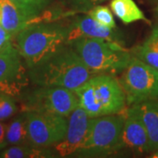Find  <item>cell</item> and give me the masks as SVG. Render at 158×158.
<instances>
[{"label":"cell","instance_id":"obj_6","mask_svg":"<svg viewBox=\"0 0 158 158\" xmlns=\"http://www.w3.org/2000/svg\"><path fill=\"white\" fill-rule=\"evenodd\" d=\"M22 112H39L68 117L79 106L73 90L58 86H40L23 96Z\"/></svg>","mask_w":158,"mask_h":158},{"label":"cell","instance_id":"obj_17","mask_svg":"<svg viewBox=\"0 0 158 158\" xmlns=\"http://www.w3.org/2000/svg\"><path fill=\"white\" fill-rule=\"evenodd\" d=\"M56 152L48 148H40L32 144L11 145L0 153L4 158H48L55 157Z\"/></svg>","mask_w":158,"mask_h":158},{"label":"cell","instance_id":"obj_11","mask_svg":"<svg viewBox=\"0 0 158 158\" xmlns=\"http://www.w3.org/2000/svg\"><path fill=\"white\" fill-rule=\"evenodd\" d=\"M84 37L98 38L120 43L118 42L119 36L113 29L97 22L89 14L78 17L67 27V44Z\"/></svg>","mask_w":158,"mask_h":158},{"label":"cell","instance_id":"obj_18","mask_svg":"<svg viewBox=\"0 0 158 158\" xmlns=\"http://www.w3.org/2000/svg\"><path fill=\"white\" fill-rule=\"evenodd\" d=\"M135 57L158 70V26L153 28L143 44L136 48Z\"/></svg>","mask_w":158,"mask_h":158},{"label":"cell","instance_id":"obj_14","mask_svg":"<svg viewBox=\"0 0 158 158\" xmlns=\"http://www.w3.org/2000/svg\"><path fill=\"white\" fill-rule=\"evenodd\" d=\"M2 27L13 36L31 24L27 17L11 0H0Z\"/></svg>","mask_w":158,"mask_h":158},{"label":"cell","instance_id":"obj_20","mask_svg":"<svg viewBox=\"0 0 158 158\" xmlns=\"http://www.w3.org/2000/svg\"><path fill=\"white\" fill-rule=\"evenodd\" d=\"M88 14L97 22L109 28L115 29L116 24L112 11L106 6H95L88 11Z\"/></svg>","mask_w":158,"mask_h":158},{"label":"cell","instance_id":"obj_15","mask_svg":"<svg viewBox=\"0 0 158 158\" xmlns=\"http://www.w3.org/2000/svg\"><path fill=\"white\" fill-rule=\"evenodd\" d=\"M110 6L113 13L124 24H130L139 20L149 23V20L145 17L144 13L134 0H112Z\"/></svg>","mask_w":158,"mask_h":158},{"label":"cell","instance_id":"obj_24","mask_svg":"<svg viewBox=\"0 0 158 158\" xmlns=\"http://www.w3.org/2000/svg\"><path fill=\"white\" fill-rule=\"evenodd\" d=\"M11 37L12 35L8 31H6L0 24V47H4L8 42H10Z\"/></svg>","mask_w":158,"mask_h":158},{"label":"cell","instance_id":"obj_1","mask_svg":"<svg viewBox=\"0 0 158 158\" xmlns=\"http://www.w3.org/2000/svg\"><path fill=\"white\" fill-rule=\"evenodd\" d=\"M28 70L35 85L63 87L73 91L94 76L69 44Z\"/></svg>","mask_w":158,"mask_h":158},{"label":"cell","instance_id":"obj_5","mask_svg":"<svg viewBox=\"0 0 158 158\" xmlns=\"http://www.w3.org/2000/svg\"><path fill=\"white\" fill-rule=\"evenodd\" d=\"M125 114L90 118L85 141L73 156L101 157L121 150V135Z\"/></svg>","mask_w":158,"mask_h":158},{"label":"cell","instance_id":"obj_8","mask_svg":"<svg viewBox=\"0 0 158 158\" xmlns=\"http://www.w3.org/2000/svg\"><path fill=\"white\" fill-rule=\"evenodd\" d=\"M30 143L49 148L62 141L67 131V117L49 113L26 112Z\"/></svg>","mask_w":158,"mask_h":158},{"label":"cell","instance_id":"obj_3","mask_svg":"<svg viewBox=\"0 0 158 158\" xmlns=\"http://www.w3.org/2000/svg\"><path fill=\"white\" fill-rule=\"evenodd\" d=\"M16 35L18 49L27 69L36 66L67 44V27L57 24L33 23Z\"/></svg>","mask_w":158,"mask_h":158},{"label":"cell","instance_id":"obj_7","mask_svg":"<svg viewBox=\"0 0 158 158\" xmlns=\"http://www.w3.org/2000/svg\"><path fill=\"white\" fill-rule=\"evenodd\" d=\"M122 72L118 82L124 90L128 106L137 105L148 99H156L157 69L134 56Z\"/></svg>","mask_w":158,"mask_h":158},{"label":"cell","instance_id":"obj_9","mask_svg":"<svg viewBox=\"0 0 158 158\" xmlns=\"http://www.w3.org/2000/svg\"><path fill=\"white\" fill-rule=\"evenodd\" d=\"M90 117L81 106H77L68 116L65 137L54 147L56 155L61 157L73 156L85 141L88 132Z\"/></svg>","mask_w":158,"mask_h":158},{"label":"cell","instance_id":"obj_25","mask_svg":"<svg viewBox=\"0 0 158 158\" xmlns=\"http://www.w3.org/2000/svg\"><path fill=\"white\" fill-rule=\"evenodd\" d=\"M150 157L158 158V149L155 150V151H153L152 154H151V156H150Z\"/></svg>","mask_w":158,"mask_h":158},{"label":"cell","instance_id":"obj_27","mask_svg":"<svg viewBox=\"0 0 158 158\" xmlns=\"http://www.w3.org/2000/svg\"><path fill=\"white\" fill-rule=\"evenodd\" d=\"M157 12H158V6H157Z\"/></svg>","mask_w":158,"mask_h":158},{"label":"cell","instance_id":"obj_2","mask_svg":"<svg viewBox=\"0 0 158 158\" xmlns=\"http://www.w3.org/2000/svg\"><path fill=\"white\" fill-rule=\"evenodd\" d=\"M74 92L90 118L120 113L127 104L118 80L110 74L94 75Z\"/></svg>","mask_w":158,"mask_h":158},{"label":"cell","instance_id":"obj_22","mask_svg":"<svg viewBox=\"0 0 158 158\" xmlns=\"http://www.w3.org/2000/svg\"><path fill=\"white\" fill-rule=\"evenodd\" d=\"M75 9L81 11H88L92 7L105 0H72Z\"/></svg>","mask_w":158,"mask_h":158},{"label":"cell","instance_id":"obj_10","mask_svg":"<svg viewBox=\"0 0 158 158\" xmlns=\"http://www.w3.org/2000/svg\"><path fill=\"white\" fill-rule=\"evenodd\" d=\"M123 148H128L136 154L150 152L147 131L137 105L130 106L125 113L121 135V149Z\"/></svg>","mask_w":158,"mask_h":158},{"label":"cell","instance_id":"obj_13","mask_svg":"<svg viewBox=\"0 0 158 158\" xmlns=\"http://www.w3.org/2000/svg\"><path fill=\"white\" fill-rule=\"evenodd\" d=\"M142 122L147 131L149 150L158 149V99H148L137 104Z\"/></svg>","mask_w":158,"mask_h":158},{"label":"cell","instance_id":"obj_28","mask_svg":"<svg viewBox=\"0 0 158 158\" xmlns=\"http://www.w3.org/2000/svg\"><path fill=\"white\" fill-rule=\"evenodd\" d=\"M1 48H2V47H0V49H1Z\"/></svg>","mask_w":158,"mask_h":158},{"label":"cell","instance_id":"obj_26","mask_svg":"<svg viewBox=\"0 0 158 158\" xmlns=\"http://www.w3.org/2000/svg\"><path fill=\"white\" fill-rule=\"evenodd\" d=\"M156 99H158V79L157 85H156Z\"/></svg>","mask_w":158,"mask_h":158},{"label":"cell","instance_id":"obj_21","mask_svg":"<svg viewBox=\"0 0 158 158\" xmlns=\"http://www.w3.org/2000/svg\"><path fill=\"white\" fill-rule=\"evenodd\" d=\"M18 112L15 98L0 91V120L5 121L13 117Z\"/></svg>","mask_w":158,"mask_h":158},{"label":"cell","instance_id":"obj_16","mask_svg":"<svg viewBox=\"0 0 158 158\" xmlns=\"http://www.w3.org/2000/svg\"><path fill=\"white\" fill-rule=\"evenodd\" d=\"M6 140L8 145H23L31 144L27 131V113L21 112L7 124Z\"/></svg>","mask_w":158,"mask_h":158},{"label":"cell","instance_id":"obj_4","mask_svg":"<svg viewBox=\"0 0 158 158\" xmlns=\"http://www.w3.org/2000/svg\"><path fill=\"white\" fill-rule=\"evenodd\" d=\"M69 45L94 75L121 72L134 57L119 43L107 40L84 37L75 40Z\"/></svg>","mask_w":158,"mask_h":158},{"label":"cell","instance_id":"obj_12","mask_svg":"<svg viewBox=\"0 0 158 158\" xmlns=\"http://www.w3.org/2000/svg\"><path fill=\"white\" fill-rule=\"evenodd\" d=\"M19 49L11 41L0 49V85H4L17 76L27 65L22 62Z\"/></svg>","mask_w":158,"mask_h":158},{"label":"cell","instance_id":"obj_19","mask_svg":"<svg viewBox=\"0 0 158 158\" xmlns=\"http://www.w3.org/2000/svg\"><path fill=\"white\" fill-rule=\"evenodd\" d=\"M27 17L31 24L37 19L40 12L45 10L50 0H11Z\"/></svg>","mask_w":158,"mask_h":158},{"label":"cell","instance_id":"obj_23","mask_svg":"<svg viewBox=\"0 0 158 158\" xmlns=\"http://www.w3.org/2000/svg\"><path fill=\"white\" fill-rule=\"evenodd\" d=\"M6 128L7 124L0 120V150L6 148L8 146L6 140Z\"/></svg>","mask_w":158,"mask_h":158}]
</instances>
